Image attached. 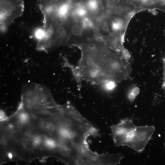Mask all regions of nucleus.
I'll use <instances>...</instances> for the list:
<instances>
[{
    "label": "nucleus",
    "instance_id": "f257e3e1",
    "mask_svg": "<svg viewBox=\"0 0 165 165\" xmlns=\"http://www.w3.org/2000/svg\"><path fill=\"white\" fill-rule=\"evenodd\" d=\"M23 0H0V25L8 27L23 14Z\"/></svg>",
    "mask_w": 165,
    "mask_h": 165
},
{
    "label": "nucleus",
    "instance_id": "f03ea898",
    "mask_svg": "<svg viewBox=\"0 0 165 165\" xmlns=\"http://www.w3.org/2000/svg\"><path fill=\"white\" fill-rule=\"evenodd\" d=\"M155 130L152 126L136 127L128 140L127 146L138 153L144 150Z\"/></svg>",
    "mask_w": 165,
    "mask_h": 165
},
{
    "label": "nucleus",
    "instance_id": "7ed1b4c3",
    "mask_svg": "<svg viewBox=\"0 0 165 165\" xmlns=\"http://www.w3.org/2000/svg\"><path fill=\"white\" fill-rule=\"evenodd\" d=\"M136 127L128 118L122 119L118 124L111 127V135L115 146L127 145L129 139Z\"/></svg>",
    "mask_w": 165,
    "mask_h": 165
},
{
    "label": "nucleus",
    "instance_id": "20e7f679",
    "mask_svg": "<svg viewBox=\"0 0 165 165\" xmlns=\"http://www.w3.org/2000/svg\"><path fill=\"white\" fill-rule=\"evenodd\" d=\"M71 37L72 36L75 37H79L82 35L83 29L81 25L78 24H73L70 26Z\"/></svg>",
    "mask_w": 165,
    "mask_h": 165
},
{
    "label": "nucleus",
    "instance_id": "39448f33",
    "mask_svg": "<svg viewBox=\"0 0 165 165\" xmlns=\"http://www.w3.org/2000/svg\"><path fill=\"white\" fill-rule=\"evenodd\" d=\"M139 88L133 85L130 89L127 94L128 99L130 101H133L135 99L139 93Z\"/></svg>",
    "mask_w": 165,
    "mask_h": 165
},
{
    "label": "nucleus",
    "instance_id": "423d86ee",
    "mask_svg": "<svg viewBox=\"0 0 165 165\" xmlns=\"http://www.w3.org/2000/svg\"><path fill=\"white\" fill-rule=\"evenodd\" d=\"M101 87L105 90L110 91L113 90L117 86V83L112 81H107L101 83Z\"/></svg>",
    "mask_w": 165,
    "mask_h": 165
},
{
    "label": "nucleus",
    "instance_id": "0eeeda50",
    "mask_svg": "<svg viewBox=\"0 0 165 165\" xmlns=\"http://www.w3.org/2000/svg\"><path fill=\"white\" fill-rule=\"evenodd\" d=\"M81 23L82 28L84 29L92 28L94 26L92 21L90 18L86 16L82 18Z\"/></svg>",
    "mask_w": 165,
    "mask_h": 165
},
{
    "label": "nucleus",
    "instance_id": "6e6552de",
    "mask_svg": "<svg viewBox=\"0 0 165 165\" xmlns=\"http://www.w3.org/2000/svg\"><path fill=\"white\" fill-rule=\"evenodd\" d=\"M87 11L84 8L82 7H79L74 10L72 14L74 16H76L80 17H83L85 16L87 14Z\"/></svg>",
    "mask_w": 165,
    "mask_h": 165
},
{
    "label": "nucleus",
    "instance_id": "1a4fd4ad",
    "mask_svg": "<svg viewBox=\"0 0 165 165\" xmlns=\"http://www.w3.org/2000/svg\"><path fill=\"white\" fill-rule=\"evenodd\" d=\"M87 5L89 9L93 11L95 10L98 7L97 0H89Z\"/></svg>",
    "mask_w": 165,
    "mask_h": 165
},
{
    "label": "nucleus",
    "instance_id": "9d476101",
    "mask_svg": "<svg viewBox=\"0 0 165 165\" xmlns=\"http://www.w3.org/2000/svg\"><path fill=\"white\" fill-rule=\"evenodd\" d=\"M44 31L42 28H38L35 31V35L36 38L39 40L43 36Z\"/></svg>",
    "mask_w": 165,
    "mask_h": 165
},
{
    "label": "nucleus",
    "instance_id": "9b49d317",
    "mask_svg": "<svg viewBox=\"0 0 165 165\" xmlns=\"http://www.w3.org/2000/svg\"><path fill=\"white\" fill-rule=\"evenodd\" d=\"M102 31L105 33H109L110 32L109 28L107 24L106 23H103L101 27Z\"/></svg>",
    "mask_w": 165,
    "mask_h": 165
},
{
    "label": "nucleus",
    "instance_id": "f8f14e48",
    "mask_svg": "<svg viewBox=\"0 0 165 165\" xmlns=\"http://www.w3.org/2000/svg\"><path fill=\"white\" fill-rule=\"evenodd\" d=\"M29 141L28 140L25 138H23L21 140V143L24 146L27 145L28 144Z\"/></svg>",
    "mask_w": 165,
    "mask_h": 165
},
{
    "label": "nucleus",
    "instance_id": "ddd939ff",
    "mask_svg": "<svg viewBox=\"0 0 165 165\" xmlns=\"http://www.w3.org/2000/svg\"><path fill=\"white\" fill-rule=\"evenodd\" d=\"M50 124L47 121L43 122L42 123V126L44 128H48Z\"/></svg>",
    "mask_w": 165,
    "mask_h": 165
},
{
    "label": "nucleus",
    "instance_id": "4468645a",
    "mask_svg": "<svg viewBox=\"0 0 165 165\" xmlns=\"http://www.w3.org/2000/svg\"><path fill=\"white\" fill-rule=\"evenodd\" d=\"M5 117V115H4V113L2 111H1L0 112V119L2 120L4 119Z\"/></svg>",
    "mask_w": 165,
    "mask_h": 165
},
{
    "label": "nucleus",
    "instance_id": "2eb2a0df",
    "mask_svg": "<svg viewBox=\"0 0 165 165\" xmlns=\"http://www.w3.org/2000/svg\"><path fill=\"white\" fill-rule=\"evenodd\" d=\"M121 1V0H114V3L117 5L119 4Z\"/></svg>",
    "mask_w": 165,
    "mask_h": 165
},
{
    "label": "nucleus",
    "instance_id": "dca6fc26",
    "mask_svg": "<svg viewBox=\"0 0 165 165\" xmlns=\"http://www.w3.org/2000/svg\"><path fill=\"white\" fill-rule=\"evenodd\" d=\"M114 0H106L107 2L109 4L113 3Z\"/></svg>",
    "mask_w": 165,
    "mask_h": 165
},
{
    "label": "nucleus",
    "instance_id": "f3484780",
    "mask_svg": "<svg viewBox=\"0 0 165 165\" xmlns=\"http://www.w3.org/2000/svg\"><path fill=\"white\" fill-rule=\"evenodd\" d=\"M8 156L10 158H12V154L11 153H9L8 154Z\"/></svg>",
    "mask_w": 165,
    "mask_h": 165
},
{
    "label": "nucleus",
    "instance_id": "a211bd4d",
    "mask_svg": "<svg viewBox=\"0 0 165 165\" xmlns=\"http://www.w3.org/2000/svg\"><path fill=\"white\" fill-rule=\"evenodd\" d=\"M163 62H165V57H164V58L163 59Z\"/></svg>",
    "mask_w": 165,
    "mask_h": 165
}]
</instances>
